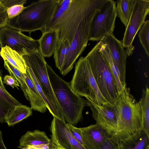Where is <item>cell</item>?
<instances>
[{
    "label": "cell",
    "mask_w": 149,
    "mask_h": 149,
    "mask_svg": "<svg viewBox=\"0 0 149 149\" xmlns=\"http://www.w3.org/2000/svg\"><path fill=\"white\" fill-rule=\"evenodd\" d=\"M0 149H7L3 141L2 133L1 130H0Z\"/></svg>",
    "instance_id": "d590c367"
},
{
    "label": "cell",
    "mask_w": 149,
    "mask_h": 149,
    "mask_svg": "<svg viewBox=\"0 0 149 149\" xmlns=\"http://www.w3.org/2000/svg\"><path fill=\"white\" fill-rule=\"evenodd\" d=\"M70 44L68 40L62 42L54 54V58L56 67L60 70L69 50Z\"/></svg>",
    "instance_id": "484cf974"
},
{
    "label": "cell",
    "mask_w": 149,
    "mask_h": 149,
    "mask_svg": "<svg viewBox=\"0 0 149 149\" xmlns=\"http://www.w3.org/2000/svg\"><path fill=\"white\" fill-rule=\"evenodd\" d=\"M111 136L118 149H149V137L142 130L132 134L117 132Z\"/></svg>",
    "instance_id": "5bb4252c"
},
{
    "label": "cell",
    "mask_w": 149,
    "mask_h": 149,
    "mask_svg": "<svg viewBox=\"0 0 149 149\" xmlns=\"http://www.w3.org/2000/svg\"><path fill=\"white\" fill-rule=\"evenodd\" d=\"M112 104L117 115L118 132L132 134L141 130L140 103L130 93L129 88H123Z\"/></svg>",
    "instance_id": "5b68a950"
},
{
    "label": "cell",
    "mask_w": 149,
    "mask_h": 149,
    "mask_svg": "<svg viewBox=\"0 0 149 149\" xmlns=\"http://www.w3.org/2000/svg\"><path fill=\"white\" fill-rule=\"evenodd\" d=\"M107 46L113 61L116 65L122 79L126 83V58L127 57L121 41L117 39L113 33L101 40Z\"/></svg>",
    "instance_id": "9a60e30c"
},
{
    "label": "cell",
    "mask_w": 149,
    "mask_h": 149,
    "mask_svg": "<svg viewBox=\"0 0 149 149\" xmlns=\"http://www.w3.org/2000/svg\"><path fill=\"white\" fill-rule=\"evenodd\" d=\"M4 67L7 70L10 75L14 77L17 80L20 85V88L23 92L24 95L26 99L29 100L28 98L26 92L27 86L26 83L24 74L13 66L6 61L4 60Z\"/></svg>",
    "instance_id": "4316f807"
},
{
    "label": "cell",
    "mask_w": 149,
    "mask_h": 149,
    "mask_svg": "<svg viewBox=\"0 0 149 149\" xmlns=\"http://www.w3.org/2000/svg\"><path fill=\"white\" fill-rule=\"evenodd\" d=\"M67 125L72 136L80 144L84 146L80 128L76 127L73 125L67 123Z\"/></svg>",
    "instance_id": "f546056e"
},
{
    "label": "cell",
    "mask_w": 149,
    "mask_h": 149,
    "mask_svg": "<svg viewBox=\"0 0 149 149\" xmlns=\"http://www.w3.org/2000/svg\"><path fill=\"white\" fill-rule=\"evenodd\" d=\"M56 146L52 141L49 144L30 146L23 148L21 149H54Z\"/></svg>",
    "instance_id": "836d02e7"
},
{
    "label": "cell",
    "mask_w": 149,
    "mask_h": 149,
    "mask_svg": "<svg viewBox=\"0 0 149 149\" xmlns=\"http://www.w3.org/2000/svg\"><path fill=\"white\" fill-rule=\"evenodd\" d=\"M48 75L55 96L62 110L64 119L73 125L81 121L84 108L90 102L82 98L71 88L70 83L62 79L47 63Z\"/></svg>",
    "instance_id": "3957f363"
},
{
    "label": "cell",
    "mask_w": 149,
    "mask_h": 149,
    "mask_svg": "<svg viewBox=\"0 0 149 149\" xmlns=\"http://www.w3.org/2000/svg\"><path fill=\"white\" fill-rule=\"evenodd\" d=\"M54 149H62V148L58 147L56 146L54 148Z\"/></svg>",
    "instance_id": "74e56055"
},
{
    "label": "cell",
    "mask_w": 149,
    "mask_h": 149,
    "mask_svg": "<svg viewBox=\"0 0 149 149\" xmlns=\"http://www.w3.org/2000/svg\"><path fill=\"white\" fill-rule=\"evenodd\" d=\"M141 107L142 116L141 130L149 137V89L147 85L143 89L139 101Z\"/></svg>",
    "instance_id": "603a6c76"
},
{
    "label": "cell",
    "mask_w": 149,
    "mask_h": 149,
    "mask_svg": "<svg viewBox=\"0 0 149 149\" xmlns=\"http://www.w3.org/2000/svg\"><path fill=\"white\" fill-rule=\"evenodd\" d=\"M62 0H40L24 7L17 15L8 19L7 26L31 34L37 30L43 33L59 8Z\"/></svg>",
    "instance_id": "7a4b0ae2"
},
{
    "label": "cell",
    "mask_w": 149,
    "mask_h": 149,
    "mask_svg": "<svg viewBox=\"0 0 149 149\" xmlns=\"http://www.w3.org/2000/svg\"><path fill=\"white\" fill-rule=\"evenodd\" d=\"M102 149H117L111 135H109L105 141L102 145Z\"/></svg>",
    "instance_id": "e575fe53"
},
{
    "label": "cell",
    "mask_w": 149,
    "mask_h": 149,
    "mask_svg": "<svg viewBox=\"0 0 149 149\" xmlns=\"http://www.w3.org/2000/svg\"><path fill=\"white\" fill-rule=\"evenodd\" d=\"M117 16L116 2L107 0L97 10L91 25L88 40L100 41L113 33Z\"/></svg>",
    "instance_id": "ba28073f"
},
{
    "label": "cell",
    "mask_w": 149,
    "mask_h": 149,
    "mask_svg": "<svg viewBox=\"0 0 149 149\" xmlns=\"http://www.w3.org/2000/svg\"><path fill=\"white\" fill-rule=\"evenodd\" d=\"M22 104L6 90L0 87V122L2 123L5 122L6 114L8 109Z\"/></svg>",
    "instance_id": "cb8c5ba5"
},
{
    "label": "cell",
    "mask_w": 149,
    "mask_h": 149,
    "mask_svg": "<svg viewBox=\"0 0 149 149\" xmlns=\"http://www.w3.org/2000/svg\"><path fill=\"white\" fill-rule=\"evenodd\" d=\"M8 19L7 9L0 0V29L7 25Z\"/></svg>",
    "instance_id": "f1b7e54d"
},
{
    "label": "cell",
    "mask_w": 149,
    "mask_h": 149,
    "mask_svg": "<svg viewBox=\"0 0 149 149\" xmlns=\"http://www.w3.org/2000/svg\"><path fill=\"white\" fill-rule=\"evenodd\" d=\"M80 129L84 146L86 149H102L103 144L110 135L96 124Z\"/></svg>",
    "instance_id": "2e32d148"
},
{
    "label": "cell",
    "mask_w": 149,
    "mask_h": 149,
    "mask_svg": "<svg viewBox=\"0 0 149 149\" xmlns=\"http://www.w3.org/2000/svg\"><path fill=\"white\" fill-rule=\"evenodd\" d=\"M135 0H117L116 6L117 15L127 27L131 17Z\"/></svg>",
    "instance_id": "d4e9b609"
},
{
    "label": "cell",
    "mask_w": 149,
    "mask_h": 149,
    "mask_svg": "<svg viewBox=\"0 0 149 149\" xmlns=\"http://www.w3.org/2000/svg\"><path fill=\"white\" fill-rule=\"evenodd\" d=\"M140 42L149 57V20L145 21L138 34Z\"/></svg>",
    "instance_id": "83f0119b"
},
{
    "label": "cell",
    "mask_w": 149,
    "mask_h": 149,
    "mask_svg": "<svg viewBox=\"0 0 149 149\" xmlns=\"http://www.w3.org/2000/svg\"><path fill=\"white\" fill-rule=\"evenodd\" d=\"M86 57L101 93L109 103L112 104L117 99L120 93L113 73L100 49L99 42Z\"/></svg>",
    "instance_id": "277c9868"
},
{
    "label": "cell",
    "mask_w": 149,
    "mask_h": 149,
    "mask_svg": "<svg viewBox=\"0 0 149 149\" xmlns=\"http://www.w3.org/2000/svg\"><path fill=\"white\" fill-rule=\"evenodd\" d=\"M51 140L63 149H86L72 136L65 121L54 117L51 126Z\"/></svg>",
    "instance_id": "4fadbf2b"
},
{
    "label": "cell",
    "mask_w": 149,
    "mask_h": 149,
    "mask_svg": "<svg viewBox=\"0 0 149 149\" xmlns=\"http://www.w3.org/2000/svg\"><path fill=\"white\" fill-rule=\"evenodd\" d=\"M9 47L22 56L39 50L38 40L7 26L0 29V47Z\"/></svg>",
    "instance_id": "30bf717a"
},
{
    "label": "cell",
    "mask_w": 149,
    "mask_h": 149,
    "mask_svg": "<svg viewBox=\"0 0 149 149\" xmlns=\"http://www.w3.org/2000/svg\"><path fill=\"white\" fill-rule=\"evenodd\" d=\"M22 57L26 63L31 68L46 98L63 116L50 82L47 69V63L44 57L39 50L24 55Z\"/></svg>",
    "instance_id": "9c48e42d"
},
{
    "label": "cell",
    "mask_w": 149,
    "mask_h": 149,
    "mask_svg": "<svg viewBox=\"0 0 149 149\" xmlns=\"http://www.w3.org/2000/svg\"><path fill=\"white\" fill-rule=\"evenodd\" d=\"M38 40L39 51L44 58L52 56L60 45L57 31L54 30L42 33Z\"/></svg>",
    "instance_id": "e0dca14e"
},
{
    "label": "cell",
    "mask_w": 149,
    "mask_h": 149,
    "mask_svg": "<svg viewBox=\"0 0 149 149\" xmlns=\"http://www.w3.org/2000/svg\"><path fill=\"white\" fill-rule=\"evenodd\" d=\"M149 12V1L135 0L131 17L125 27L121 41L123 47L126 49L127 56L132 54L134 49V39L145 22Z\"/></svg>",
    "instance_id": "8fae6325"
},
{
    "label": "cell",
    "mask_w": 149,
    "mask_h": 149,
    "mask_svg": "<svg viewBox=\"0 0 149 149\" xmlns=\"http://www.w3.org/2000/svg\"><path fill=\"white\" fill-rule=\"evenodd\" d=\"M26 0H1L2 3L6 9L13 6L23 5L26 3Z\"/></svg>",
    "instance_id": "d6a6232c"
},
{
    "label": "cell",
    "mask_w": 149,
    "mask_h": 149,
    "mask_svg": "<svg viewBox=\"0 0 149 149\" xmlns=\"http://www.w3.org/2000/svg\"><path fill=\"white\" fill-rule=\"evenodd\" d=\"M106 0H62L59 8L46 26L44 33L51 30H56L60 45L65 40H68L70 44L84 17Z\"/></svg>",
    "instance_id": "6da1fadb"
},
{
    "label": "cell",
    "mask_w": 149,
    "mask_h": 149,
    "mask_svg": "<svg viewBox=\"0 0 149 149\" xmlns=\"http://www.w3.org/2000/svg\"><path fill=\"white\" fill-rule=\"evenodd\" d=\"M1 56L23 74L26 73V65L22 56L7 46L1 48Z\"/></svg>",
    "instance_id": "44dd1931"
},
{
    "label": "cell",
    "mask_w": 149,
    "mask_h": 149,
    "mask_svg": "<svg viewBox=\"0 0 149 149\" xmlns=\"http://www.w3.org/2000/svg\"><path fill=\"white\" fill-rule=\"evenodd\" d=\"M70 84L77 94L94 104L101 105L109 103L101 93L86 56L81 57L77 62Z\"/></svg>",
    "instance_id": "8992f818"
},
{
    "label": "cell",
    "mask_w": 149,
    "mask_h": 149,
    "mask_svg": "<svg viewBox=\"0 0 149 149\" xmlns=\"http://www.w3.org/2000/svg\"><path fill=\"white\" fill-rule=\"evenodd\" d=\"M0 87H1L3 89L6 90L3 84V83L2 79V74L0 70Z\"/></svg>",
    "instance_id": "8d00e7d4"
},
{
    "label": "cell",
    "mask_w": 149,
    "mask_h": 149,
    "mask_svg": "<svg viewBox=\"0 0 149 149\" xmlns=\"http://www.w3.org/2000/svg\"><path fill=\"white\" fill-rule=\"evenodd\" d=\"M89 101V107L96 121L95 124L101 127L110 135L118 132L117 115L113 104L109 103L98 105Z\"/></svg>",
    "instance_id": "7c38bea8"
},
{
    "label": "cell",
    "mask_w": 149,
    "mask_h": 149,
    "mask_svg": "<svg viewBox=\"0 0 149 149\" xmlns=\"http://www.w3.org/2000/svg\"><path fill=\"white\" fill-rule=\"evenodd\" d=\"M100 6L90 11L81 22L70 44L68 54L60 70L63 75H66L72 69L77 60L85 49L88 41L92 22L97 10Z\"/></svg>",
    "instance_id": "52a82bcc"
},
{
    "label": "cell",
    "mask_w": 149,
    "mask_h": 149,
    "mask_svg": "<svg viewBox=\"0 0 149 149\" xmlns=\"http://www.w3.org/2000/svg\"><path fill=\"white\" fill-rule=\"evenodd\" d=\"M32 109L22 104L15 106L8 109L5 117V122L12 126L31 116Z\"/></svg>",
    "instance_id": "ffe728a7"
},
{
    "label": "cell",
    "mask_w": 149,
    "mask_h": 149,
    "mask_svg": "<svg viewBox=\"0 0 149 149\" xmlns=\"http://www.w3.org/2000/svg\"><path fill=\"white\" fill-rule=\"evenodd\" d=\"M3 83L10 86L14 88L15 87L19 89V84L17 80L14 76L8 74L5 75L3 78Z\"/></svg>",
    "instance_id": "1f68e13d"
},
{
    "label": "cell",
    "mask_w": 149,
    "mask_h": 149,
    "mask_svg": "<svg viewBox=\"0 0 149 149\" xmlns=\"http://www.w3.org/2000/svg\"><path fill=\"white\" fill-rule=\"evenodd\" d=\"M100 49L106 59L113 73L118 85L119 93L126 87V83L123 81L119 70L111 56L107 45L101 41L99 42Z\"/></svg>",
    "instance_id": "7402d4cb"
},
{
    "label": "cell",
    "mask_w": 149,
    "mask_h": 149,
    "mask_svg": "<svg viewBox=\"0 0 149 149\" xmlns=\"http://www.w3.org/2000/svg\"><path fill=\"white\" fill-rule=\"evenodd\" d=\"M19 142V145L17 147L21 149L30 146L49 144L52 141L45 132L36 130L27 131L21 136Z\"/></svg>",
    "instance_id": "d6986e66"
},
{
    "label": "cell",
    "mask_w": 149,
    "mask_h": 149,
    "mask_svg": "<svg viewBox=\"0 0 149 149\" xmlns=\"http://www.w3.org/2000/svg\"><path fill=\"white\" fill-rule=\"evenodd\" d=\"M27 87L26 92L30 101L31 108L32 109L42 113H44L47 109L46 105L36 88L26 70V73L24 74Z\"/></svg>",
    "instance_id": "ac0fdd59"
},
{
    "label": "cell",
    "mask_w": 149,
    "mask_h": 149,
    "mask_svg": "<svg viewBox=\"0 0 149 149\" xmlns=\"http://www.w3.org/2000/svg\"><path fill=\"white\" fill-rule=\"evenodd\" d=\"M24 7L23 5L13 6L7 9L9 19L13 18L18 15L23 10Z\"/></svg>",
    "instance_id": "4dcf8cb0"
}]
</instances>
